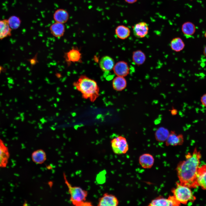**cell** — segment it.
I'll use <instances>...</instances> for the list:
<instances>
[{
  "mask_svg": "<svg viewBox=\"0 0 206 206\" xmlns=\"http://www.w3.org/2000/svg\"><path fill=\"white\" fill-rule=\"evenodd\" d=\"M148 29V24L144 22H141L134 25L133 31L135 37L138 38H142L147 35Z\"/></svg>",
  "mask_w": 206,
  "mask_h": 206,
  "instance_id": "9",
  "label": "cell"
},
{
  "mask_svg": "<svg viewBox=\"0 0 206 206\" xmlns=\"http://www.w3.org/2000/svg\"><path fill=\"white\" fill-rule=\"evenodd\" d=\"M63 177L65 183L68 189L70 195V200L72 203L76 206H92L91 202L86 201L88 191L80 187L73 186L68 182L64 173L63 174Z\"/></svg>",
  "mask_w": 206,
  "mask_h": 206,
  "instance_id": "3",
  "label": "cell"
},
{
  "mask_svg": "<svg viewBox=\"0 0 206 206\" xmlns=\"http://www.w3.org/2000/svg\"><path fill=\"white\" fill-rule=\"evenodd\" d=\"M201 101L202 104L206 107V94H203L201 97Z\"/></svg>",
  "mask_w": 206,
  "mask_h": 206,
  "instance_id": "27",
  "label": "cell"
},
{
  "mask_svg": "<svg viewBox=\"0 0 206 206\" xmlns=\"http://www.w3.org/2000/svg\"><path fill=\"white\" fill-rule=\"evenodd\" d=\"M111 146L114 152L117 154H124L128 150V146L126 139L122 136H118L111 141Z\"/></svg>",
  "mask_w": 206,
  "mask_h": 206,
  "instance_id": "5",
  "label": "cell"
},
{
  "mask_svg": "<svg viewBox=\"0 0 206 206\" xmlns=\"http://www.w3.org/2000/svg\"><path fill=\"white\" fill-rule=\"evenodd\" d=\"M7 19L9 25L12 30L18 29L21 25V21L17 16H11Z\"/></svg>",
  "mask_w": 206,
  "mask_h": 206,
  "instance_id": "26",
  "label": "cell"
},
{
  "mask_svg": "<svg viewBox=\"0 0 206 206\" xmlns=\"http://www.w3.org/2000/svg\"><path fill=\"white\" fill-rule=\"evenodd\" d=\"M170 46L173 50L176 52H179L183 49L185 44L181 38L176 37L173 39L171 41Z\"/></svg>",
  "mask_w": 206,
  "mask_h": 206,
  "instance_id": "24",
  "label": "cell"
},
{
  "mask_svg": "<svg viewBox=\"0 0 206 206\" xmlns=\"http://www.w3.org/2000/svg\"><path fill=\"white\" fill-rule=\"evenodd\" d=\"M36 62L35 60L34 59H33L31 60H30V63L31 64H34Z\"/></svg>",
  "mask_w": 206,
  "mask_h": 206,
  "instance_id": "30",
  "label": "cell"
},
{
  "mask_svg": "<svg viewBox=\"0 0 206 206\" xmlns=\"http://www.w3.org/2000/svg\"><path fill=\"white\" fill-rule=\"evenodd\" d=\"M12 30L7 19L0 20V40L11 36Z\"/></svg>",
  "mask_w": 206,
  "mask_h": 206,
  "instance_id": "15",
  "label": "cell"
},
{
  "mask_svg": "<svg viewBox=\"0 0 206 206\" xmlns=\"http://www.w3.org/2000/svg\"><path fill=\"white\" fill-rule=\"evenodd\" d=\"M170 134L169 130L164 127L159 128L156 131L155 136L156 140L158 141H165Z\"/></svg>",
  "mask_w": 206,
  "mask_h": 206,
  "instance_id": "23",
  "label": "cell"
},
{
  "mask_svg": "<svg viewBox=\"0 0 206 206\" xmlns=\"http://www.w3.org/2000/svg\"><path fill=\"white\" fill-rule=\"evenodd\" d=\"M201 154L195 148L192 153L185 155V160L179 162L176 168L180 183L190 188L198 187L197 176Z\"/></svg>",
  "mask_w": 206,
  "mask_h": 206,
  "instance_id": "1",
  "label": "cell"
},
{
  "mask_svg": "<svg viewBox=\"0 0 206 206\" xmlns=\"http://www.w3.org/2000/svg\"><path fill=\"white\" fill-rule=\"evenodd\" d=\"M139 161L142 167L145 169H150L153 165L154 159L152 155L148 153H145L140 157Z\"/></svg>",
  "mask_w": 206,
  "mask_h": 206,
  "instance_id": "17",
  "label": "cell"
},
{
  "mask_svg": "<svg viewBox=\"0 0 206 206\" xmlns=\"http://www.w3.org/2000/svg\"><path fill=\"white\" fill-rule=\"evenodd\" d=\"M112 84L114 89L117 91H121L126 87L127 82L124 77L117 76L113 80Z\"/></svg>",
  "mask_w": 206,
  "mask_h": 206,
  "instance_id": "21",
  "label": "cell"
},
{
  "mask_svg": "<svg viewBox=\"0 0 206 206\" xmlns=\"http://www.w3.org/2000/svg\"><path fill=\"white\" fill-rule=\"evenodd\" d=\"M73 85L82 93L84 98L88 99L91 102L95 101L99 96V89L97 82L85 75L80 76Z\"/></svg>",
  "mask_w": 206,
  "mask_h": 206,
  "instance_id": "2",
  "label": "cell"
},
{
  "mask_svg": "<svg viewBox=\"0 0 206 206\" xmlns=\"http://www.w3.org/2000/svg\"><path fill=\"white\" fill-rule=\"evenodd\" d=\"M184 142L183 136L182 134L177 135L174 131H171L165 141L166 146H176L181 145Z\"/></svg>",
  "mask_w": 206,
  "mask_h": 206,
  "instance_id": "11",
  "label": "cell"
},
{
  "mask_svg": "<svg viewBox=\"0 0 206 206\" xmlns=\"http://www.w3.org/2000/svg\"><path fill=\"white\" fill-rule=\"evenodd\" d=\"M119 201L114 195L105 193L98 200V206H117Z\"/></svg>",
  "mask_w": 206,
  "mask_h": 206,
  "instance_id": "8",
  "label": "cell"
},
{
  "mask_svg": "<svg viewBox=\"0 0 206 206\" xmlns=\"http://www.w3.org/2000/svg\"><path fill=\"white\" fill-rule=\"evenodd\" d=\"M203 54L206 57V45L205 47L203 50Z\"/></svg>",
  "mask_w": 206,
  "mask_h": 206,
  "instance_id": "31",
  "label": "cell"
},
{
  "mask_svg": "<svg viewBox=\"0 0 206 206\" xmlns=\"http://www.w3.org/2000/svg\"><path fill=\"white\" fill-rule=\"evenodd\" d=\"M197 182L199 186L206 190V164L199 167L197 174Z\"/></svg>",
  "mask_w": 206,
  "mask_h": 206,
  "instance_id": "16",
  "label": "cell"
},
{
  "mask_svg": "<svg viewBox=\"0 0 206 206\" xmlns=\"http://www.w3.org/2000/svg\"><path fill=\"white\" fill-rule=\"evenodd\" d=\"M9 157L7 147L0 138V168L6 167Z\"/></svg>",
  "mask_w": 206,
  "mask_h": 206,
  "instance_id": "12",
  "label": "cell"
},
{
  "mask_svg": "<svg viewBox=\"0 0 206 206\" xmlns=\"http://www.w3.org/2000/svg\"><path fill=\"white\" fill-rule=\"evenodd\" d=\"M114 73L117 76L124 77L129 73V68L127 62L120 61L116 63L113 68Z\"/></svg>",
  "mask_w": 206,
  "mask_h": 206,
  "instance_id": "10",
  "label": "cell"
},
{
  "mask_svg": "<svg viewBox=\"0 0 206 206\" xmlns=\"http://www.w3.org/2000/svg\"><path fill=\"white\" fill-rule=\"evenodd\" d=\"M31 159L34 163L37 164H42L46 160V154L42 149L37 150L32 153Z\"/></svg>",
  "mask_w": 206,
  "mask_h": 206,
  "instance_id": "19",
  "label": "cell"
},
{
  "mask_svg": "<svg viewBox=\"0 0 206 206\" xmlns=\"http://www.w3.org/2000/svg\"><path fill=\"white\" fill-rule=\"evenodd\" d=\"M115 33L118 38L122 39H124L129 36L130 30L128 27L121 25L118 26L116 27L115 30Z\"/></svg>",
  "mask_w": 206,
  "mask_h": 206,
  "instance_id": "22",
  "label": "cell"
},
{
  "mask_svg": "<svg viewBox=\"0 0 206 206\" xmlns=\"http://www.w3.org/2000/svg\"><path fill=\"white\" fill-rule=\"evenodd\" d=\"M128 3L132 4L136 2L137 0H124Z\"/></svg>",
  "mask_w": 206,
  "mask_h": 206,
  "instance_id": "29",
  "label": "cell"
},
{
  "mask_svg": "<svg viewBox=\"0 0 206 206\" xmlns=\"http://www.w3.org/2000/svg\"><path fill=\"white\" fill-rule=\"evenodd\" d=\"M53 17L55 22L64 24L68 21L69 15L68 11L65 9H59L55 11Z\"/></svg>",
  "mask_w": 206,
  "mask_h": 206,
  "instance_id": "18",
  "label": "cell"
},
{
  "mask_svg": "<svg viewBox=\"0 0 206 206\" xmlns=\"http://www.w3.org/2000/svg\"><path fill=\"white\" fill-rule=\"evenodd\" d=\"M181 30L183 34L188 37L193 35L195 32L196 27L195 24L190 21H187L182 25Z\"/></svg>",
  "mask_w": 206,
  "mask_h": 206,
  "instance_id": "20",
  "label": "cell"
},
{
  "mask_svg": "<svg viewBox=\"0 0 206 206\" xmlns=\"http://www.w3.org/2000/svg\"><path fill=\"white\" fill-rule=\"evenodd\" d=\"M172 192L173 196L181 204L192 203L196 199L190 188L180 183H176V187L172 190Z\"/></svg>",
  "mask_w": 206,
  "mask_h": 206,
  "instance_id": "4",
  "label": "cell"
},
{
  "mask_svg": "<svg viewBox=\"0 0 206 206\" xmlns=\"http://www.w3.org/2000/svg\"><path fill=\"white\" fill-rule=\"evenodd\" d=\"M114 62L113 59L108 56H105L100 59L99 62V66L103 71L108 72L113 69Z\"/></svg>",
  "mask_w": 206,
  "mask_h": 206,
  "instance_id": "14",
  "label": "cell"
},
{
  "mask_svg": "<svg viewBox=\"0 0 206 206\" xmlns=\"http://www.w3.org/2000/svg\"><path fill=\"white\" fill-rule=\"evenodd\" d=\"M146 59L144 53L142 51L137 50L134 51L132 55V60L136 65L139 66L143 64Z\"/></svg>",
  "mask_w": 206,
  "mask_h": 206,
  "instance_id": "25",
  "label": "cell"
},
{
  "mask_svg": "<svg viewBox=\"0 0 206 206\" xmlns=\"http://www.w3.org/2000/svg\"><path fill=\"white\" fill-rule=\"evenodd\" d=\"M170 110L171 111V114L172 115L174 116L176 115L177 113V110L174 108H173L171 110Z\"/></svg>",
  "mask_w": 206,
  "mask_h": 206,
  "instance_id": "28",
  "label": "cell"
},
{
  "mask_svg": "<svg viewBox=\"0 0 206 206\" xmlns=\"http://www.w3.org/2000/svg\"><path fill=\"white\" fill-rule=\"evenodd\" d=\"M49 30L54 36L60 38L64 34L65 27L64 23L55 22L50 25Z\"/></svg>",
  "mask_w": 206,
  "mask_h": 206,
  "instance_id": "13",
  "label": "cell"
},
{
  "mask_svg": "<svg viewBox=\"0 0 206 206\" xmlns=\"http://www.w3.org/2000/svg\"><path fill=\"white\" fill-rule=\"evenodd\" d=\"M179 203L173 196H170L168 199L159 197L152 200L149 204L150 206H178Z\"/></svg>",
  "mask_w": 206,
  "mask_h": 206,
  "instance_id": "6",
  "label": "cell"
},
{
  "mask_svg": "<svg viewBox=\"0 0 206 206\" xmlns=\"http://www.w3.org/2000/svg\"><path fill=\"white\" fill-rule=\"evenodd\" d=\"M204 36L206 38V31L204 33Z\"/></svg>",
  "mask_w": 206,
  "mask_h": 206,
  "instance_id": "32",
  "label": "cell"
},
{
  "mask_svg": "<svg viewBox=\"0 0 206 206\" xmlns=\"http://www.w3.org/2000/svg\"><path fill=\"white\" fill-rule=\"evenodd\" d=\"M64 57L69 66L72 63L80 62L82 55L80 50L74 47L69 51L64 53Z\"/></svg>",
  "mask_w": 206,
  "mask_h": 206,
  "instance_id": "7",
  "label": "cell"
}]
</instances>
